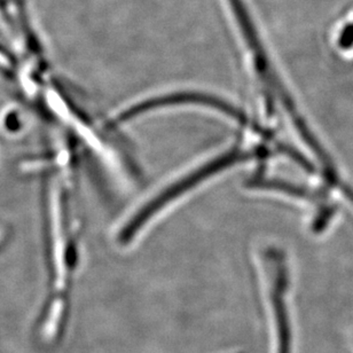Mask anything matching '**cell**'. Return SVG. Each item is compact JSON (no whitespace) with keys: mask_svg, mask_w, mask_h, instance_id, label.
Wrapping results in <instances>:
<instances>
[{"mask_svg":"<svg viewBox=\"0 0 353 353\" xmlns=\"http://www.w3.org/2000/svg\"><path fill=\"white\" fill-rule=\"evenodd\" d=\"M181 103H195V105H205L210 108L217 109L230 116L232 119H236L240 124L248 125L247 119L241 112H239L234 107L225 103L219 99L210 97V95L200 94V93H178V94L165 95L160 98H154L143 102L141 105H134L121 116V121L131 119L139 115L141 112H146L154 109L163 108L169 105H181Z\"/></svg>","mask_w":353,"mask_h":353,"instance_id":"2","label":"cell"},{"mask_svg":"<svg viewBox=\"0 0 353 353\" xmlns=\"http://www.w3.org/2000/svg\"><path fill=\"white\" fill-rule=\"evenodd\" d=\"M256 155L257 154L250 153V152L248 153V152H243L241 150H230L228 153L223 154L221 157H216L214 160L203 164L196 170L192 171L187 176L176 180V183L162 190L143 209H140L134 217L131 218L129 224L126 225L124 231L122 232L123 241H129L130 239L133 238L140 228H143L147 221L152 219L159 211L162 210L165 205H168V203L176 200V197L181 196L185 192L192 190L197 183H202L209 176L224 170L225 168L230 167L232 164L238 163V162H241L250 157H256Z\"/></svg>","mask_w":353,"mask_h":353,"instance_id":"1","label":"cell"}]
</instances>
